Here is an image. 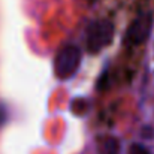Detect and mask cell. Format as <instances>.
Instances as JSON below:
<instances>
[{
    "label": "cell",
    "instance_id": "1",
    "mask_svg": "<svg viewBox=\"0 0 154 154\" xmlns=\"http://www.w3.org/2000/svg\"><path fill=\"white\" fill-rule=\"evenodd\" d=\"M79 63H81V50L76 45H66L58 51L54 60V72L57 78L61 81L70 79L78 72Z\"/></svg>",
    "mask_w": 154,
    "mask_h": 154
},
{
    "label": "cell",
    "instance_id": "2",
    "mask_svg": "<svg viewBox=\"0 0 154 154\" xmlns=\"http://www.w3.org/2000/svg\"><path fill=\"white\" fill-rule=\"evenodd\" d=\"M114 38V24L109 20H97L87 29V48L90 52H99L108 47Z\"/></svg>",
    "mask_w": 154,
    "mask_h": 154
},
{
    "label": "cell",
    "instance_id": "3",
    "mask_svg": "<svg viewBox=\"0 0 154 154\" xmlns=\"http://www.w3.org/2000/svg\"><path fill=\"white\" fill-rule=\"evenodd\" d=\"M151 26H153V15L151 14H144L139 15L127 29L126 35H124V44L129 47H135L142 44L151 32Z\"/></svg>",
    "mask_w": 154,
    "mask_h": 154
},
{
    "label": "cell",
    "instance_id": "4",
    "mask_svg": "<svg viewBox=\"0 0 154 154\" xmlns=\"http://www.w3.org/2000/svg\"><path fill=\"white\" fill-rule=\"evenodd\" d=\"M88 108H90V102L87 99H84V97H75L70 102V109H72V112L75 115H84V114H87Z\"/></svg>",
    "mask_w": 154,
    "mask_h": 154
},
{
    "label": "cell",
    "instance_id": "5",
    "mask_svg": "<svg viewBox=\"0 0 154 154\" xmlns=\"http://www.w3.org/2000/svg\"><path fill=\"white\" fill-rule=\"evenodd\" d=\"M102 154H118V141L114 138H106L103 141Z\"/></svg>",
    "mask_w": 154,
    "mask_h": 154
},
{
    "label": "cell",
    "instance_id": "6",
    "mask_svg": "<svg viewBox=\"0 0 154 154\" xmlns=\"http://www.w3.org/2000/svg\"><path fill=\"white\" fill-rule=\"evenodd\" d=\"M129 154H150V151L141 144H132V147L129 150Z\"/></svg>",
    "mask_w": 154,
    "mask_h": 154
}]
</instances>
